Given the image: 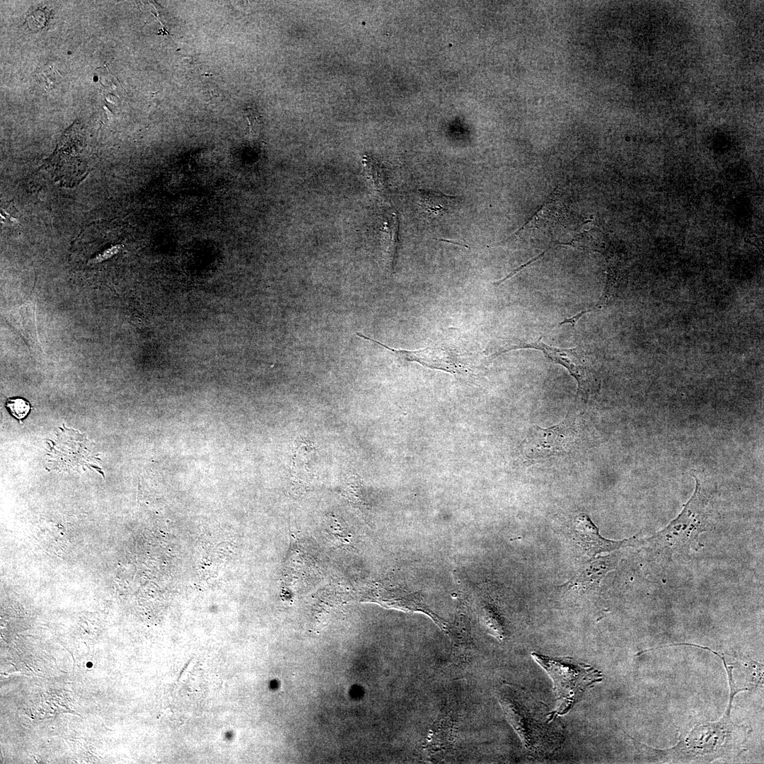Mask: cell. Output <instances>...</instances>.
I'll list each match as a JSON object with an SVG mask.
<instances>
[{"label":"cell","instance_id":"16","mask_svg":"<svg viewBox=\"0 0 764 764\" xmlns=\"http://www.w3.org/2000/svg\"><path fill=\"white\" fill-rule=\"evenodd\" d=\"M98 71V76L100 81V85L105 90L116 91L117 90V79L112 75L108 70L105 68H99Z\"/></svg>","mask_w":764,"mask_h":764},{"label":"cell","instance_id":"15","mask_svg":"<svg viewBox=\"0 0 764 764\" xmlns=\"http://www.w3.org/2000/svg\"><path fill=\"white\" fill-rule=\"evenodd\" d=\"M47 11L42 9H37L29 13L26 17V23L33 30L42 29L47 23Z\"/></svg>","mask_w":764,"mask_h":764},{"label":"cell","instance_id":"7","mask_svg":"<svg viewBox=\"0 0 764 764\" xmlns=\"http://www.w3.org/2000/svg\"><path fill=\"white\" fill-rule=\"evenodd\" d=\"M730 711L727 709L722 719L717 723L696 727L685 739L684 748L686 753L690 752L693 756L714 753L715 757L719 751L721 755L722 743L727 741L726 738L733 730L739 727L731 721Z\"/></svg>","mask_w":764,"mask_h":764},{"label":"cell","instance_id":"14","mask_svg":"<svg viewBox=\"0 0 764 764\" xmlns=\"http://www.w3.org/2000/svg\"><path fill=\"white\" fill-rule=\"evenodd\" d=\"M6 407L11 414L19 421L23 419L30 410L29 402L23 398L8 399Z\"/></svg>","mask_w":764,"mask_h":764},{"label":"cell","instance_id":"10","mask_svg":"<svg viewBox=\"0 0 764 764\" xmlns=\"http://www.w3.org/2000/svg\"><path fill=\"white\" fill-rule=\"evenodd\" d=\"M315 448L306 441H299L293 456L292 475L295 482H307L313 477L311 463L315 456Z\"/></svg>","mask_w":764,"mask_h":764},{"label":"cell","instance_id":"17","mask_svg":"<svg viewBox=\"0 0 764 764\" xmlns=\"http://www.w3.org/2000/svg\"><path fill=\"white\" fill-rule=\"evenodd\" d=\"M248 118L251 134L253 137H258L262 129V122L260 116L253 111L249 114Z\"/></svg>","mask_w":764,"mask_h":764},{"label":"cell","instance_id":"11","mask_svg":"<svg viewBox=\"0 0 764 764\" xmlns=\"http://www.w3.org/2000/svg\"><path fill=\"white\" fill-rule=\"evenodd\" d=\"M381 231L386 263L389 270L393 272L399 243V221L398 216L395 213L390 214L386 218Z\"/></svg>","mask_w":764,"mask_h":764},{"label":"cell","instance_id":"5","mask_svg":"<svg viewBox=\"0 0 764 764\" xmlns=\"http://www.w3.org/2000/svg\"><path fill=\"white\" fill-rule=\"evenodd\" d=\"M707 513L705 499L701 494L697 480L694 494L685 505L681 513L665 529L655 535L652 540L664 547H681L695 539L705 531Z\"/></svg>","mask_w":764,"mask_h":764},{"label":"cell","instance_id":"12","mask_svg":"<svg viewBox=\"0 0 764 764\" xmlns=\"http://www.w3.org/2000/svg\"><path fill=\"white\" fill-rule=\"evenodd\" d=\"M363 163L374 190L380 195H385L388 192V185L383 169L369 156H364Z\"/></svg>","mask_w":764,"mask_h":764},{"label":"cell","instance_id":"3","mask_svg":"<svg viewBox=\"0 0 764 764\" xmlns=\"http://www.w3.org/2000/svg\"><path fill=\"white\" fill-rule=\"evenodd\" d=\"M518 349L540 350L552 361L564 366L577 380L578 391L582 394L588 395L595 388V381L591 369L586 361L584 352L579 347L569 349L557 348L546 345L540 337L533 342H526L519 339L502 340L497 345H490L487 351L491 352L490 357H494Z\"/></svg>","mask_w":764,"mask_h":764},{"label":"cell","instance_id":"13","mask_svg":"<svg viewBox=\"0 0 764 764\" xmlns=\"http://www.w3.org/2000/svg\"><path fill=\"white\" fill-rule=\"evenodd\" d=\"M35 79L44 89L50 90L59 82L61 76L52 66H45L36 71Z\"/></svg>","mask_w":764,"mask_h":764},{"label":"cell","instance_id":"1","mask_svg":"<svg viewBox=\"0 0 764 764\" xmlns=\"http://www.w3.org/2000/svg\"><path fill=\"white\" fill-rule=\"evenodd\" d=\"M532 656L552 680L557 704L552 717L568 712L588 688L603 680L600 671L569 657L553 658L536 652Z\"/></svg>","mask_w":764,"mask_h":764},{"label":"cell","instance_id":"4","mask_svg":"<svg viewBox=\"0 0 764 764\" xmlns=\"http://www.w3.org/2000/svg\"><path fill=\"white\" fill-rule=\"evenodd\" d=\"M49 445L47 463L52 468L64 470L95 468L103 475L96 465L98 458L94 453L93 444L78 431L64 427Z\"/></svg>","mask_w":764,"mask_h":764},{"label":"cell","instance_id":"8","mask_svg":"<svg viewBox=\"0 0 764 764\" xmlns=\"http://www.w3.org/2000/svg\"><path fill=\"white\" fill-rule=\"evenodd\" d=\"M574 532L579 545L586 553L591 556L625 547L633 540L614 541L603 538L599 535L598 528L586 514H580L575 519Z\"/></svg>","mask_w":764,"mask_h":764},{"label":"cell","instance_id":"6","mask_svg":"<svg viewBox=\"0 0 764 764\" xmlns=\"http://www.w3.org/2000/svg\"><path fill=\"white\" fill-rule=\"evenodd\" d=\"M575 436L574 424L566 418L559 424L548 429L533 426L531 434L523 443V446L526 456L529 458H545L567 453Z\"/></svg>","mask_w":764,"mask_h":764},{"label":"cell","instance_id":"2","mask_svg":"<svg viewBox=\"0 0 764 764\" xmlns=\"http://www.w3.org/2000/svg\"><path fill=\"white\" fill-rule=\"evenodd\" d=\"M356 335L369 340L392 352L401 362L417 361L420 364L456 374H469L477 354L468 345L460 340H446L434 342L431 345L417 350L397 349L357 332Z\"/></svg>","mask_w":764,"mask_h":764},{"label":"cell","instance_id":"9","mask_svg":"<svg viewBox=\"0 0 764 764\" xmlns=\"http://www.w3.org/2000/svg\"><path fill=\"white\" fill-rule=\"evenodd\" d=\"M419 207L429 218L446 214L456 202V197L439 192L418 190L416 192Z\"/></svg>","mask_w":764,"mask_h":764}]
</instances>
